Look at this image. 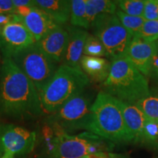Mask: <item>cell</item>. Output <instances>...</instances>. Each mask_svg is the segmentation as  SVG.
<instances>
[{
  "mask_svg": "<svg viewBox=\"0 0 158 158\" xmlns=\"http://www.w3.org/2000/svg\"><path fill=\"white\" fill-rule=\"evenodd\" d=\"M0 106L19 118L36 117L43 112L35 85L10 58H3L0 68Z\"/></svg>",
  "mask_w": 158,
  "mask_h": 158,
  "instance_id": "obj_1",
  "label": "cell"
},
{
  "mask_svg": "<svg viewBox=\"0 0 158 158\" xmlns=\"http://www.w3.org/2000/svg\"><path fill=\"white\" fill-rule=\"evenodd\" d=\"M43 135L49 158H81L91 154L110 152L115 145L89 132L71 135L48 124L43 129Z\"/></svg>",
  "mask_w": 158,
  "mask_h": 158,
  "instance_id": "obj_2",
  "label": "cell"
},
{
  "mask_svg": "<svg viewBox=\"0 0 158 158\" xmlns=\"http://www.w3.org/2000/svg\"><path fill=\"white\" fill-rule=\"evenodd\" d=\"M89 78L81 68L61 64L40 94L43 111L51 114L86 90Z\"/></svg>",
  "mask_w": 158,
  "mask_h": 158,
  "instance_id": "obj_3",
  "label": "cell"
},
{
  "mask_svg": "<svg viewBox=\"0 0 158 158\" xmlns=\"http://www.w3.org/2000/svg\"><path fill=\"white\" fill-rule=\"evenodd\" d=\"M86 132L100 136L114 144L127 143L119 100L102 91L99 92L92 104L91 121Z\"/></svg>",
  "mask_w": 158,
  "mask_h": 158,
  "instance_id": "obj_4",
  "label": "cell"
},
{
  "mask_svg": "<svg viewBox=\"0 0 158 158\" xmlns=\"http://www.w3.org/2000/svg\"><path fill=\"white\" fill-rule=\"evenodd\" d=\"M102 85V92L130 103H135L150 93L147 78L126 57L112 61L109 76Z\"/></svg>",
  "mask_w": 158,
  "mask_h": 158,
  "instance_id": "obj_5",
  "label": "cell"
},
{
  "mask_svg": "<svg viewBox=\"0 0 158 158\" xmlns=\"http://www.w3.org/2000/svg\"><path fill=\"white\" fill-rule=\"evenodd\" d=\"M94 99L89 92L84 91L51 113L47 118V123L67 133L76 130L87 131Z\"/></svg>",
  "mask_w": 158,
  "mask_h": 158,
  "instance_id": "obj_6",
  "label": "cell"
},
{
  "mask_svg": "<svg viewBox=\"0 0 158 158\" xmlns=\"http://www.w3.org/2000/svg\"><path fill=\"white\" fill-rule=\"evenodd\" d=\"M94 36L101 41L110 62L125 58L133 36L122 26L116 14L98 15L90 26Z\"/></svg>",
  "mask_w": 158,
  "mask_h": 158,
  "instance_id": "obj_7",
  "label": "cell"
},
{
  "mask_svg": "<svg viewBox=\"0 0 158 158\" xmlns=\"http://www.w3.org/2000/svg\"><path fill=\"white\" fill-rule=\"evenodd\" d=\"M11 59L33 83L39 94L58 68L57 63L47 56L36 43L15 54Z\"/></svg>",
  "mask_w": 158,
  "mask_h": 158,
  "instance_id": "obj_8",
  "label": "cell"
},
{
  "mask_svg": "<svg viewBox=\"0 0 158 158\" xmlns=\"http://www.w3.org/2000/svg\"><path fill=\"white\" fill-rule=\"evenodd\" d=\"M36 133L13 124H0V158L6 154L25 155L34 149Z\"/></svg>",
  "mask_w": 158,
  "mask_h": 158,
  "instance_id": "obj_9",
  "label": "cell"
},
{
  "mask_svg": "<svg viewBox=\"0 0 158 158\" xmlns=\"http://www.w3.org/2000/svg\"><path fill=\"white\" fill-rule=\"evenodd\" d=\"M36 43L35 37L21 22L7 24L0 32V50L3 58H10Z\"/></svg>",
  "mask_w": 158,
  "mask_h": 158,
  "instance_id": "obj_10",
  "label": "cell"
},
{
  "mask_svg": "<svg viewBox=\"0 0 158 158\" xmlns=\"http://www.w3.org/2000/svg\"><path fill=\"white\" fill-rule=\"evenodd\" d=\"M154 51L155 42H148L134 36L130 43L126 58L141 74L149 78Z\"/></svg>",
  "mask_w": 158,
  "mask_h": 158,
  "instance_id": "obj_11",
  "label": "cell"
},
{
  "mask_svg": "<svg viewBox=\"0 0 158 158\" xmlns=\"http://www.w3.org/2000/svg\"><path fill=\"white\" fill-rule=\"evenodd\" d=\"M68 43V32L62 26L57 25L49 31L36 45L57 64L62 62Z\"/></svg>",
  "mask_w": 158,
  "mask_h": 158,
  "instance_id": "obj_12",
  "label": "cell"
},
{
  "mask_svg": "<svg viewBox=\"0 0 158 158\" xmlns=\"http://www.w3.org/2000/svg\"><path fill=\"white\" fill-rule=\"evenodd\" d=\"M68 43L62 59V64L74 68H80L81 59L89 32L86 29L71 26L68 28Z\"/></svg>",
  "mask_w": 158,
  "mask_h": 158,
  "instance_id": "obj_13",
  "label": "cell"
},
{
  "mask_svg": "<svg viewBox=\"0 0 158 158\" xmlns=\"http://www.w3.org/2000/svg\"><path fill=\"white\" fill-rule=\"evenodd\" d=\"M120 102L127 131V143H140L147 118L135 103L122 101Z\"/></svg>",
  "mask_w": 158,
  "mask_h": 158,
  "instance_id": "obj_14",
  "label": "cell"
},
{
  "mask_svg": "<svg viewBox=\"0 0 158 158\" xmlns=\"http://www.w3.org/2000/svg\"><path fill=\"white\" fill-rule=\"evenodd\" d=\"M21 21L35 37L36 42L58 25L46 13L36 6L27 16L21 19Z\"/></svg>",
  "mask_w": 158,
  "mask_h": 158,
  "instance_id": "obj_15",
  "label": "cell"
},
{
  "mask_svg": "<svg viewBox=\"0 0 158 158\" xmlns=\"http://www.w3.org/2000/svg\"><path fill=\"white\" fill-rule=\"evenodd\" d=\"M80 68L89 80L96 83H103L109 76L111 62L102 57H93L83 55Z\"/></svg>",
  "mask_w": 158,
  "mask_h": 158,
  "instance_id": "obj_16",
  "label": "cell"
},
{
  "mask_svg": "<svg viewBox=\"0 0 158 158\" xmlns=\"http://www.w3.org/2000/svg\"><path fill=\"white\" fill-rule=\"evenodd\" d=\"M37 7L46 13L58 25L70 21V1L68 0H34Z\"/></svg>",
  "mask_w": 158,
  "mask_h": 158,
  "instance_id": "obj_17",
  "label": "cell"
},
{
  "mask_svg": "<svg viewBox=\"0 0 158 158\" xmlns=\"http://www.w3.org/2000/svg\"><path fill=\"white\" fill-rule=\"evenodd\" d=\"M86 16L91 26L94 20L102 14H116V2L110 0H86Z\"/></svg>",
  "mask_w": 158,
  "mask_h": 158,
  "instance_id": "obj_18",
  "label": "cell"
},
{
  "mask_svg": "<svg viewBox=\"0 0 158 158\" xmlns=\"http://www.w3.org/2000/svg\"><path fill=\"white\" fill-rule=\"evenodd\" d=\"M70 22L73 27L84 29H90L86 16V0L70 1Z\"/></svg>",
  "mask_w": 158,
  "mask_h": 158,
  "instance_id": "obj_19",
  "label": "cell"
},
{
  "mask_svg": "<svg viewBox=\"0 0 158 158\" xmlns=\"http://www.w3.org/2000/svg\"><path fill=\"white\" fill-rule=\"evenodd\" d=\"M148 121L158 122V92H151L135 103Z\"/></svg>",
  "mask_w": 158,
  "mask_h": 158,
  "instance_id": "obj_20",
  "label": "cell"
},
{
  "mask_svg": "<svg viewBox=\"0 0 158 158\" xmlns=\"http://www.w3.org/2000/svg\"><path fill=\"white\" fill-rule=\"evenodd\" d=\"M116 16L121 22L122 26L134 37L141 30L142 26L146 20L143 16H133L123 13L117 9L116 12Z\"/></svg>",
  "mask_w": 158,
  "mask_h": 158,
  "instance_id": "obj_21",
  "label": "cell"
},
{
  "mask_svg": "<svg viewBox=\"0 0 158 158\" xmlns=\"http://www.w3.org/2000/svg\"><path fill=\"white\" fill-rule=\"evenodd\" d=\"M83 55L93 57H108L107 51L101 41L89 33L85 42Z\"/></svg>",
  "mask_w": 158,
  "mask_h": 158,
  "instance_id": "obj_22",
  "label": "cell"
},
{
  "mask_svg": "<svg viewBox=\"0 0 158 158\" xmlns=\"http://www.w3.org/2000/svg\"><path fill=\"white\" fill-rule=\"evenodd\" d=\"M146 0H121L116 2L117 9L130 15L142 16Z\"/></svg>",
  "mask_w": 158,
  "mask_h": 158,
  "instance_id": "obj_23",
  "label": "cell"
},
{
  "mask_svg": "<svg viewBox=\"0 0 158 158\" xmlns=\"http://www.w3.org/2000/svg\"><path fill=\"white\" fill-rule=\"evenodd\" d=\"M140 143L158 147V122L147 120L142 131Z\"/></svg>",
  "mask_w": 158,
  "mask_h": 158,
  "instance_id": "obj_24",
  "label": "cell"
},
{
  "mask_svg": "<svg viewBox=\"0 0 158 158\" xmlns=\"http://www.w3.org/2000/svg\"><path fill=\"white\" fill-rule=\"evenodd\" d=\"M135 36L141 37L148 42H155L158 40V20L145 21L141 30Z\"/></svg>",
  "mask_w": 158,
  "mask_h": 158,
  "instance_id": "obj_25",
  "label": "cell"
},
{
  "mask_svg": "<svg viewBox=\"0 0 158 158\" xmlns=\"http://www.w3.org/2000/svg\"><path fill=\"white\" fill-rule=\"evenodd\" d=\"M142 16L146 21L158 20V0H146Z\"/></svg>",
  "mask_w": 158,
  "mask_h": 158,
  "instance_id": "obj_26",
  "label": "cell"
},
{
  "mask_svg": "<svg viewBox=\"0 0 158 158\" xmlns=\"http://www.w3.org/2000/svg\"><path fill=\"white\" fill-rule=\"evenodd\" d=\"M149 78L158 83V40L155 42V51L150 65Z\"/></svg>",
  "mask_w": 158,
  "mask_h": 158,
  "instance_id": "obj_27",
  "label": "cell"
},
{
  "mask_svg": "<svg viewBox=\"0 0 158 158\" xmlns=\"http://www.w3.org/2000/svg\"><path fill=\"white\" fill-rule=\"evenodd\" d=\"M13 22H21V19L15 13H0V32L7 24Z\"/></svg>",
  "mask_w": 158,
  "mask_h": 158,
  "instance_id": "obj_28",
  "label": "cell"
},
{
  "mask_svg": "<svg viewBox=\"0 0 158 158\" xmlns=\"http://www.w3.org/2000/svg\"><path fill=\"white\" fill-rule=\"evenodd\" d=\"M81 158H126V157L122 154H116L111 152H102L91 154Z\"/></svg>",
  "mask_w": 158,
  "mask_h": 158,
  "instance_id": "obj_29",
  "label": "cell"
},
{
  "mask_svg": "<svg viewBox=\"0 0 158 158\" xmlns=\"http://www.w3.org/2000/svg\"><path fill=\"white\" fill-rule=\"evenodd\" d=\"M15 9L13 0H0V13H15Z\"/></svg>",
  "mask_w": 158,
  "mask_h": 158,
  "instance_id": "obj_30",
  "label": "cell"
},
{
  "mask_svg": "<svg viewBox=\"0 0 158 158\" xmlns=\"http://www.w3.org/2000/svg\"><path fill=\"white\" fill-rule=\"evenodd\" d=\"M13 5L15 6V9L21 6L26 5H34V0H13Z\"/></svg>",
  "mask_w": 158,
  "mask_h": 158,
  "instance_id": "obj_31",
  "label": "cell"
},
{
  "mask_svg": "<svg viewBox=\"0 0 158 158\" xmlns=\"http://www.w3.org/2000/svg\"><path fill=\"white\" fill-rule=\"evenodd\" d=\"M2 158H15V155H12V154H6Z\"/></svg>",
  "mask_w": 158,
  "mask_h": 158,
  "instance_id": "obj_32",
  "label": "cell"
},
{
  "mask_svg": "<svg viewBox=\"0 0 158 158\" xmlns=\"http://www.w3.org/2000/svg\"><path fill=\"white\" fill-rule=\"evenodd\" d=\"M2 64V57H1V54H0V68H1Z\"/></svg>",
  "mask_w": 158,
  "mask_h": 158,
  "instance_id": "obj_33",
  "label": "cell"
}]
</instances>
